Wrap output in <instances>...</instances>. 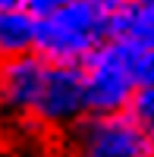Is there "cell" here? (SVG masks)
<instances>
[{
    "label": "cell",
    "instance_id": "obj_1",
    "mask_svg": "<svg viewBox=\"0 0 154 157\" xmlns=\"http://www.w3.org/2000/svg\"><path fill=\"white\" fill-rule=\"evenodd\" d=\"M113 6L98 0H63V3L35 19V54L50 63H82L91 50L110 41Z\"/></svg>",
    "mask_w": 154,
    "mask_h": 157
},
{
    "label": "cell",
    "instance_id": "obj_2",
    "mask_svg": "<svg viewBox=\"0 0 154 157\" xmlns=\"http://www.w3.org/2000/svg\"><path fill=\"white\" fill-rule=\"evenodd\" d=\"M79 69H82V82H85L88 113L129 110L132 98L138 94L135 47L110 38L79 63Z\"/></svg>",
    "mask_w": 154,
    "mask_h": 157
},
{
    "label": "cell",
    "instance_id": "obj_3",
    "mask_svg": "<svg viewBox=\"0 0 154 157\" xmlns=\"http://www.w3.org/2000/svg\"><path fill=\"white\" fill-rule=\"evenodd\" d=\"M66 157H154V138L129 110L85 113L66 129Z\"/></svg>",
    "mask_w": 154,
    "mask_h": 157
},
{
    "label": "cell",
    "instance_id": "obj_4",
    "mask_svg": "<svg viewBox=\"0 0 154 157\" xmlns=\"http://www.w3.org/2000/svg\"><path fill=\"white\" fill-rule=\"evenodd\" d=\"M88 113L85 82L79 63H50L41 78V91L35 98L29 120L44 129H69Z\"/></svg>",
    "mask_w": 154,
    "mask_h": 157
},
{
    "label": "cell",
    "instance_id": "obj_5",
    "mask_svg": "<svg viewBox=\"0 0 154 157\" xmlns=\"http://www.w3.org/2000/svg\"><path fill=\"white\" fill-rule=\"evenodd\" d=\"M44 69H47V60L38 54L0 60V110L16 120H29L35 98L41 91Z\"/></svg>",
    "mask_w": 154,
    "mask_h": 157
},
{
    "label": "cell",
    "instance_id": "obj_6",
    "mask_svg": "<svg viewBox=\"0 0 154 157\" xmlns=\"http://www.w3.org/2000/svg\"><path fill=\"white\" fill-rule=\"evenodd\" d=\"M110 38L129 47H154V0H120L110 13Z\"/></svg>",
    "mask_w": 154,
    "mask_h": 157
},
{
    "label": "cell",
    "instance_id": "obj_7",
    "mask_svg": "<svg viewBox=\"0 0 154 157\" xmlns=\"http://www.w3.org/2000/svg\"><path fill=\"white\" fill-rule=\"evenodd\" d=\"M35 54V16L25 10H0V60Z\"/></svg>",
    "mask_w": 154,
    "mask_h": 157
},
{
    "label": "cell",
    "instance_id": "obj_8",
    "mask_svg": "<svg viewBox=\"0 0 154 157\" xmlns=\"http://www.w3.org/2000/svg\"><path fill=\"white\" fill-rule=\"evenodd\" d=\"M129 113L138 120V126L154 138V88H142L129 104Z\"/></svg>",
    "mask_w": 154,
    "mask_h": 157
},
{
    "label": "cell",
    "instance_id": "obj_9",
    "mask_svg": "<svg viewBox=\"0 0 154 157\" xmlns=\"http://www.w3.org/2000/svg\"><path fill=\"white\" fill-rule=\"evenodd\" d=\"M135 78L138 91L154 88V47H135Z\"/></svg>",
    "mask_w": 154,
    "mask_h": 157
},
{
    "label": "cell",
    "instance_id": "obj_10",
    "mask_svg": "<svg viewBox=\"0 0 154 157\" xmlns=\"http://www.w3.org/2000/svg\"><path fill=\"white\" fill-rule=\"evenodd\" d=\"M98 3H107V6H117L120 0H98Z\"/></svg>",
    "mask_w": 154,
    "mask_h": 157
}]
</instances>
